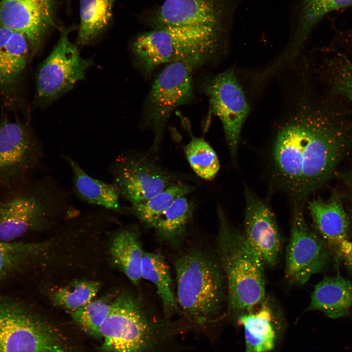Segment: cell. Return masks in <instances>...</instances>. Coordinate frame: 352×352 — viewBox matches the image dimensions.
<instances>
[{"label":"cell","instance_id":"1","mask_svg":"<svg viewBox=\"0 0 352 352\" xmlns=\"http://www.w3.org/2000/svg\"><path fill=\"white\" fill-rule=\"evenodd\" d=\"M352 151V110L328 95L308 99L278 130L271 150L274 175L293 197L306 198L332 178Z\"/></svg>","mask_w":352,"mask_h":352},{"label":"cell","instance_id":"2","mask_svg":"<svg viewBox=\"0 0 352 352\" xmlns=\"http://www.w3.org/2000/svg\"><path fill=\"white\" fill-rule=\"evenodd\" d=\"M160 316L142 297L124 292L112 302L100 329L101 352H157L183 329Z\"/></svg>","mask_w":352,"mask_h":352},{"label":"cell","instance_id":"3","mask_svg":"<svg viewBox=\"0 0 352 352\" xmlns=\"http://www.w3.org/2000/svg\"><path fill=\"white\" fill-rule=\"evenodd\" d=\"M217 213L219 226L215 253L225 279L227 313L236 319L255 308L266 296L264 265L220 205Z\"/></svg>","mask_w":352,"mask_h":352},{"label":"cell","instance_id":"4","mask_svg":"<svg viewBox=\"0 0 352 352\" xmlns=\"http://www.w3.org/2000/svg\"><path fill=\"white\" fill-rule=\"evenodd\" d=\"M179 311L191 323L215 322L227 306L224 275L215 252L197 245L174 261Z\"/></svg>","mask_w":352,"mask_h":352},{"label":"cell","instance_id":"5","mask_svg":"<svg viewBox=\"0 0 352 352\" xmlns=\"http://www.w3.org/2000/svg\"><path fill=\"white\" fill-rule=\"evenodd\" d=\"M66 192L51 180H29L0 193V240L12 242L40 229L54 213L71 207Z\"/></svg>","mask_w":352,"mask_h":352},{"label":"cell","instance_id":"6","mask_svg":"<svg viewBox=\"0 0 352 352\" xmlns=\"http://www.w3.org/2000/svg\"><path fill=\"white\" fill-rule=\"evenodd\" d=\"M220 27V24L157 26L137 37L132 51L142 69L149 74L163 64L209 57L219 44Z\"/></svg>","mask_w":352,"mask_h":352},{"label":"cell","instance_id":"7","mask_svg":"<svg viewBox=\"0 0 352 352\" xmlns=\"http://www.w3.org/2000/svg\"><path fill=\"white\" fill-rule=\"evenodd\" d=\"M0 352H84L22 301L0 295Z\"/></svg>","mask_w":352,"mask_h":352},{"label":"cell","instance_id":"8","mask_svg":"<svg viewBox=\"0 0 352 352\" xmlns=\"http://www.w3.org/2000/svg\"><path fill=\"white\" fill-rule=\"evenodd\" d=\"M208 56L199 55L169 64L154 80L147 98L146 124L154 133L150 151H158L166 124L172 111L193 97L194 71Z\"/></svg>","mask_w":352,"mask_h":352},{"label":"cell","instance_id":"9","mask_svg":"<svg viewBox=\"0 0 352 352\" xmlns=\"http://www.w3.org/2000/svg\"><path fill=\"white\" fill-rule=\"evenodd\" d=\"M43 156L41 145L28 127L7 118L0 122V193L29 180Z\"/></svg>","mask_w":352,"mask_h":352},{"label":"cell","instance_id":"10","mask_svg":"<svg viewBox=\"0 0 352 352\" xmlns=\"http://www.w3.org/2000/svg\"><path fill=\"white\" fill-rule=\"evenodd\" d=\"M330 251L320 236L309 227L302 204H295L286 254L285 278L295 286L305 284L328 264Z\"/></svg>","mask_w":352,"mask_h":352},{"label":"cell","instance_id":"11","mask_svg":"<svg viewBox=\"0 0 352 352\" xmlns=\"http://www.w3.org/2000/svg\"><path fill=\"white\" fill-rule=\"evenodd\" d=\"M69 30L62 32L54 48L41 66L36 77L37 97L47 104L83 79L91 64L83 58L69 40Z\"/></svg>","mask_w":352,"mask_h":352},{"label":"cell","instance_id":"12","mask_svg":"<svg viewBox=\"0 0 352 352\" xmlns=\"http://www.w3.org/2000/svg\"><path fill=\"white\" fill-rule=\"evenodd\" d=\"M203 92L209 102V113L220 119L232 156L237 152L242 126L250 110L233 68L208 79Z\"/></svg>","mask_w":352,"mask_h":352},{"label":"cell","instance_id":"13","mask_svg":"<svg viewBox=\"0 0 352 352\" xmlns=\"http://www.w3.org/2000/svg\"><path fill=\"white\" fill-rule=\"evenodd\" d=\"M113 184L131 204L145 201L176 182L148 156L121 155L110 165Z\"/></svg>","mask_w":352,"mask_h":352},{"label":"cell","instance_id":"14","mask_svg":"<svg viewBox=\"0 0 352 352\" xmlns=\"http://www.w3.org/2000/svg\"><path fill=\"white\" fill-rule=\"evenodd\" d=\"M54 0H0V27L23 35L33 51L54 25Z\"/></svg>","mask_w":352,"mask_h":352},{"label":"cell","instance_id":"15","mask_svg":"<svg viewBox=\"0 0 352 352\" xmlns=\"http://www.w3.org/2000/svg\"><path fill=\"white\" fill-rule=\"evenodd\" d=\"M244 237L264 266L278 262L281 251V238L274 213L266 203L248 190L245 191Z\"/></svg>","mask_w":352,"mask_h":352},{"label":"cell","instance_id":"16","mask_svg":"<svg viewBox=\"0 0 352 352\" xmlns=\"http://www.w3.org/2000/svg\"><path fill=\"white\" fill-rule=\"evenodd\" d=\"M308 209L318 234L330 253L342 257L349 243L351 221L342 196L332 192L326 199L316 198L308 202Z\"/></svg>","mask_w":352,"mask_h":352},{"label":"cell","instance_id":"17","mask_svg":"<svg viewBox=\"0 0 352 352\" xmlns=\"http://www.w3.org/2000/svg\"><path fill=\"white\" fill-rule=\"evenodd\" d=\"M257 307L236 318L244 330L245 352H271L276 345L281 321L279 308L266 295Z\"/></svg>","mask_w":352,"mask_h":352},{"label":"cell","instance_id":"18","mask_svg":"<svg viewBox=\"0 0 352 352\" xmlns=\"http://www.w3.org/2000/svg\"><path fill=\"white\" fill-rule=\"evenodd\" d=\"M154 21L157 26L220 24L213 0H165Z\"/></svg>","mask_w":352,"mask_h":352},{"label":"cell","instance_id":"19","mask_svg":"<svg viewBox=\"0 0 352 352\" xmlns=\"http://www.w3.org/2000/svg\"><path fill=\"white\" fill-rule=\"evenodd\" d=\"M352 309V283L339 274L325 277L316 284L307 311L319 310L333 319L345 317Z\"/></svg>","mask_w":352,"mask_h":352},{"label":"cell","instance_id":"20","mask_svg":"<svg viewBox=\"0 0 352 352\" xmlns=\"http://www.w3.org/2000/svg\"><path fill=\"white\" fill-rule=\"evenodd\" d=\"M64 158L71 170L73 190L80 199L107 210H120V196L113 184L91 177L71 157Z\"/></svg>","mask_w":352,"mask_h":352},{"label":"cell","instance_id":"21","mask_svg":"<svg viewBox=\"0 0 352 352\" xmlns=\"http://www.w3.org/2000/svg\"><path fill=\"white\" fill-rule=\"evenodd\" d=\"M30 47L22 34L0 27V86L13 84L24 70Z\"/></svg>","mask_w":352,"mask_h":352},{"label":"cell","instance_id":"22","mask_svg":"<svg viewBox=\"0 0 352 352\" xmlns=\"http://www.w3.org/2000/svg\"><path fill=\"white\" fill-rule=\"evenodd\" d=\"M144 251L136 230L126 228L118 232L110 244L113 263L130 281L137 286L142 280L141 267Z\"/></svg>","mask_w":352,"mask_h":352},{"label":"cell","instance_id":"23","mask_svg":"<svg viewBox=\"0 0 352 352\" xmlns=\"http://www.w3.org/2000/svg\"><path fill=\"white\" fill-rule=\"evenodd\" d=\"M142 279L152 282L161 301L163 315L167 318L179 311L170 269L160 254L144 251L142 259Z\"/></svg>","mask_w":352,"mask_h":352},{"label":"cell","instance_id":"24","mask_svg":"<svg viewBox=\"0 0 352 352\" xmlns=\"http://www.w3.org/2000/svg\"><path fill=\"white\" fill-rule=\"evenodd\" d=\"M328 52L320 70L328 94L344 100L352 110V61L336 49Z\"/></svg>","mask_w":352,"mask_h":352},{"label":"cell","instance_id":"25","mask_svg":"<svg viewBox=\"0 0 352 352\" xmlns=\"http://www.w3.org/2000/svg\"><path fill=\"white\" fill-rule=\"evenodd\" d=\"M352 5V0H304L298 27L286 47L287 53L297 56L314 27L327 14Z\"/></svg>","mask_w":352,"mask_h":352},{"label":"cell","instance_id":"26","mask_svg":"<svg viewBox=\"0 0 352 352\" xmlns=\"http://www.w3.org/2000/svg\"><path fill=\"white\" fill-rule=\"evenodd\" d=\"M193 211V204L186 196L176 198L153 228L157 237L171 245L179 244L186 233Z\"/></svg>","mask_w":352,"mask_h":352},{"label":"cell","instance_id":"27","mask_svg":"<svg viewBox=\"0 0 352 352\" xmlns=\"http://www.w3.org/2000/svg\"><path fill=\"white\" fill-rule=\"evenodd\" d=\"M117 0H79L80 26L78 40L87 44L107 27Z\"/></svg>","mask_w":352,"mask_h":352},{"label":"cell","instance_id":"28","mask_svg":"<svg viewBox=\"0 0 352 352\" xmlns=\"http://www.w3.org/2000/svg\"><path fill=\"white\" fill-rule=\"evenodd\" d=\"M195 187L176 181L149 199L132 204L131 211L146 226L153 228L162 214L178 198L191 193Z\"/></svg>","mask_w":352,"mask_h":352},{"label":"cell","instance_id":"29","mask_svg":"<svg viewBox=\"0 0 352 352\" xmlns=\"http://www.w3.org/2000/svg\"><path fill=\"white\" fill-rule=\"evenodd\" d=\"M42 246L0 240V284L24 271L40 254Z\"/></svg>","mask_w":352,"mask_h":352},{"label":"cell","instance_id":"30","mask_svg":"<svg viewBox=\"0 0 352 352\" xmlns=\"http://www.w3.org/2000/svg\"><path fill=\"white\" fill-rule=\"evenodd\" d=\"M183 150L188 162L198 176L206 180L215 178L220 170V161L216 152L203 137L192 136Z\"/></svg>","mask_w":352,"mask_h":352},{"label":"cell","instance_id":"31","mask_svg":"<svg viewBox=\"0 0 352 352\" xmlns=\"http://www.w3.org/2000/svg\"><path fill=\"white\" fill-rule=\"evenodd\" d=\"M100 287L97 282L78 281L54 291L51 299L54 305L72 312L92 301Z\"/></svg>","mask_w":352,"mask_h":352},{"label":"cell","instance_id":"32","mask_svg":"<svg viewBox=\"0 0 352 352\" xmlns=\"http://www.w3.org/2000/svg\"><path fill=\"white\" fill-rule=\"evenodd\" d=\"M112 302L106 299L92 300L70 312L73 320L87 334L101 339V327L110 311Z\"/></svg>","mask_w":352,"mask_h":352},{"label":"cell","instance_id":"33","mask_svg":"<svg viewBox=\"0 0 352 352\" xmlns=\"http://www.w3.org/2000/svg\"><path fill=\"white\" fill-rule=\"evenodd\" d=\"M342 258L345 266L352 273V242H349Z\"/></svg>","mask_w":352,"mask_h":352},{"label":"cell","instance_id":"34","mask_svg":"<svg viewBox=\"0 0 352 352\" xmlns=\"http://www.w3.org/2000/svg\"><path fill=\"white\" fill-rule=\"evenodd\" d=\"M343 179L346 187L349 199L352 205V168L343 176Z\"/></svg>","mask_w":352,"mask_h":352},{"label":"cell","instance_id":"35","mask_svg":"<svg viewBox=\"0 0 352 352\" xmlns=\"http://www.w3.org/2000/svg\"><path fill=\"white\" fill-rule=\"evenodd\" d=\"M345 43V49L347 50L345 51L346 53H348L352 56V35L347 39Z\"/></svg>","mask_w":352,"mask_h":352}]
</instances>
